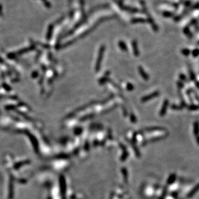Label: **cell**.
Here are the masks:
<instances>
[{
	"instance_id": "10",
	"label": "cell",
	"mask_w": 199,
	"mask_h": 199,
	"mask_svg": "<svg viewBox=\"0 0 199 199\" xmlns=\"http://www.w3.org/2000/svg\"><path fill=\"white\" fill-rule=\"evenodd\" d=\"M171 108L173 109L174 110H181L182 109L183 107L180 105H172L171 106Z\"/></svg>"
},
{
	"instance_id": "8",
	"label": "cell",
	"mask_w": 199,
	"mask_h": 199,
	"mask_svg": "<svg viewBox=\"0 0 199 199\" xmlns=\"http://www.w3.org/2000/svg\"><path fill=\"white\" fill-rule=\"evenodd\" d=\"M187 109L190 111H196L199 109V105H196V104H193L192 103L191 105L187 106Z\"/></svg>"
},
{
	"instance_id": "15",
	"label": "cell",
	"mask_w": 199,
	"mask_h": 199,
	"mask_svg": "<svg viewBox=\"0 0 199 199\" xmlns=\"http://www.w3.org/2000/svg\"><path fill=\"white\" fill-rule=\"evenodd\" d=\"M196 143L199 145V135L196 137Z\"/></svg>"
},
{
	"instance_id": "3",
	"label": "cell",
	"mask_w": 199,
	"mask_h": 199,
	"mask_svg": "<svg viewBox=\"0 0 199 199\" xmlns=\"http://www.w3.org/2000/svg\"><path fill=\"white\" fill-rule=\"evenodd\" d=\"M167 134H164L163 136H160V137H156L155 138H151V139L148 140H147V142H145V144H147V143H152V142H158L160 140H162L164 139L167 137Z\"/></svg>"
},
{
	"instance_id": "11",
	"label": "cell",
	"mask_w": 199,
	"mask_h": 199,
	"mask_svg": "<svg viewBox=\"0 0 199 199\" xmlns=\"http://www.w3.org/2000/svg\"><path fill=\"white\" fill-rule=\"evenodd\" d=\"M177 86H178V87L179 89H182V88L184 87V85H183V83L182 82H180V81H178L177 82Z\"/></svg>"
},
{
	"instance_id": "1",
	"label": "cell",
	"mask_w": 199,
	"mask_h": 199,
	"mask_svg": "<svg viewBox=\"0 0 199 199\" xmlns=\"http://www.w3.org/2000/svg\"><path fill=\"white\" fill-rule=\"evenodd\" d=\"M160 95V92L159 91H155L153 93H151L149 94H148L146 96H144L142 98V101L143 102H146V101H148L151 100V99H153V98H156L158 96H159Z\"/></svg>"
},
{
	"instance_id": "13",
	"label": "cell",
	"mask_w": 199,
	"mask_h": 199,
	"mask_svg": "<svg viewBox=\"0 0 199 199\" xmlns=\"http://www.w3.org/2000/svg\"><path fill=\"white\" fill-rule=\"evenodd\" d=\"M180 79L181 80H182V81H186V77L184 75L182 74H181L180 75Z\"/></svg>"
},
{
	"instance_id": "4",
	"label": "cell",
	"mask_w": 199,
	"mask_h": 199,
	"mask_svg": "<svg viewBox=\"0 0 199 199\" xmlns=\"http://www.w3.org/2000/svg\"><path fill=\"white\" fill-rule=\"evenodd\" d=\"M165 130V128H163L161 127H148L145 128V131L147 132H155V131H164Z\"/></svg>"
},
{
	"instance_id": "12",
	"label": "cell",
	"mask_w": 199,
	"mask_h": 199,
	"mask_svg": "<svg viewBox=\"0 0 199 199\" xmlns=\"http://www.w3.org/2000/svg\"><path fill=\"white\" fill-rule=\"evenodd\" d=\"M189 73H190V79H191V80L194 81V80H195V78H196L195 75V74L193 73V72H191V71H190Z\"/></svg>"
},
{
	"instance_id": "14",
	"label": "cell",
	"mask_w": 199,
	"mask_h": 199,
	"mask_svg": "<svg viewBox=\"0 0 199 199\" xmlns=\"http://www.w3.org/2000/svg\"><path fill=\"white\" fill-rule=\"evenodd\" d=\"M199 54V51H196V50L194 51V52H193V56H198Z\"/></svg>"
},
{
	"instance_id": "9",
	"label": "cell",
	"mask_w": 199,
	"mask_h": 199,
	"mask_svg": "<svg viewBox=\"0 0 199 199\" xmlns=\"http://www.w3.org/2000/svg\"><path fill=\"white\" fill-rule=\"evenodd\" d=\"M176 175L175 174H171L169 176V178H168V183H169V184H171V183H172L174 182V181L176 179Z\"/></svg>"
},
{
	"instance_id": "6",
	"label": "cell",
	"mask_w": 199,
	"mask_h": 199,
	"mask_svg": "<svg viewBox=\"0 0 199 199\" xmlns=\"http://www.w3.org/2000/svg\"><path fill=\"white\" fill-rule=\"evenodd\" d=\"M199 190V184H197L195 187H194L192 190H191L190 192H189V193L188 194V195H187V196L188 197H191V196H193L195 195V194L196 193L197 191Z\"/></svg>"
},
{
	"instance_id": "7",
	"label": "cell",
	"mask_w": 199,
	"mask_h": 199,
	"mask_svg": "<svg viewBox=\"0 0 199 199\" xmlns=\"http://www.w3.org/2000/svg\"><path fill=\"white\" fill-rule=\"evenodd\" d=\"M139 71H140V74H141V76H142V78H143L145 80H148V79H149V76H147V74H146V72H145V71L143 70L142 68L140 67Z\"/></svg>"
},
{
	"instance_id": "2",
	"label": "cell",
	"mask_w": 199,
	"mask_h": 199,
	"mask_svg": "<svg viewBox=\"0 0 199 199\" xmlns=\"http://www.w3.org/2000/svg\"><path fill=\"white\" fill-rule=\"evenodd\" d=\"M168 107H169V101L167 99H165L163 103L162 108L160 109V113H159V115L160 116H164L166 114Z\"/></svg>"
},
{
	"instance_id": "5",
	"label": "cell",
	"mask_w": 199,
	"mask_h": 199,
	"mask_svg": "<svg viewBox=\"0 0 199 199\" xmlns=\"http://www.w3.org/2000/svg\"><path fill=\"white\" fill-rule=\"evenodd\" d=\"M193 133L195 137L199 135V122L195 121L193 124Z\"/></svg>"
},
{
	"instance_id": "16",
	"label": "cell",
	"mask_w": 199,
	"mask_h": 199,
	"mask_svg": "<svg viewBox=\"0 0 199 199\" xmlns=\"http://www.w3.org/2000/svg\"><path fill=\"white\" fill-rule=\"evenodd\" d=\"M196 86L199 89V82H196Z\"/></svg>"
}]
</instances>
